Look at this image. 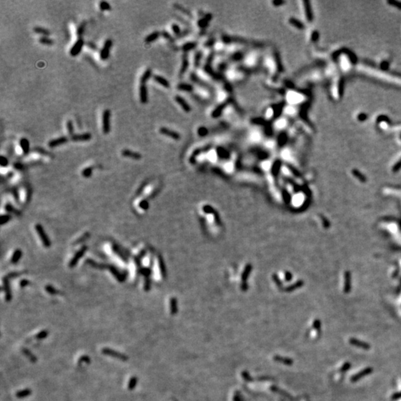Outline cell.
Segmentation results:
<instances>
[{
  "label": "cell",
  "mask_w": 401,
  "mask_h": 401,
  "mask_svg": "<svg viewBox=\"0 0 401 401\" xmlns=\"http://www.w3.org/2000/svg\"><path fill=\"white\" fill-rule=\"evenodd\" d=\"M85 27H86V23H85V22H83V23H82L81 25H80V26L78 27V28H77V34H78L79 36H81V35L83 34V32H84Z\"/></svg>",
  "instance_id": "836d02e7"
},
{
  "label": "cell",
  "mask_w": 401,
  "mask_h": 401,
  "mask_svg": "<svg viewBox=\"0 0 401 401\" xmlns=\"http://www.w3.org/2000/svg\"><path fill=\"white\" fill-rule=\"evenodd\" d=\"M3 285H4V290H5V300L8 301V302H10L12 299V295H11V289H10V286H9V282H8V280L7 278H5L3 279Z\"/></svg>",
  "instance_id": "7c38bea8"
},
{
  "label": "cell",
  "mask_w": 401,
  "mask_h": 401,
  "mask_svg": "<svg viewBox=\"0 0 401 401\" xmlns=\"http://www.w3.org/2000/svg\"><path fill=\"white\" fill-rule=\"evenodd\" d=\"M28 283H29V282H28V280H26V279H24V280L21 281V282H20V286H21V287H22V288H25V287H26L27 285H28Z\"/></svg>",
  "instance_id": "f35d334b"
},
{
  "label": "cell",
  "mask_w": 401,
  "mask_h": 401,
  "mask_svg": "<svg viewBox=\"0 0 401 401\" xmlns=\"http://www.w3.org/2000/svg\"><path fill=\"white\" fill-rule=\"evenodd\" d=\"M140 207H141L143 210H146V209L149 207V204L146 200H142L141 203H140Z\"/></svg>",
  "instance_id": "74e56055"
},
{
  "label": "cell",
  "mask_w": 401,
  "mask_h": 401,
  "mask_svg": "<svg viewBox=\"0 0 401 401\" xmlns=\"http://www.w3.org/2000/svg\"><path fill=\"white\" fill-rule=\"evenodd\" d=\"M290 22L294 26L297 27V28H302L303 27V25L300 23L298 20H296L294 19H290Z\"/></svg>",
  "instance_id": "e575fe53"
},
{
  "label": "cell",
  "mask_w": 401,
  "mask_h": 401,
  "mask_svg": "<svg viewBox=\"0 0 401 401\" xmlns=\"http://www.w3.org/2000/svg\"><path fill=\"white\" fill-rule=\"evenodd\" d=\"M154 80L158 83L159 84H161V86H163V87H166V88H169V83L167 80H166L165 78H163V77L159 75H155L154 76Z\"/></svg>",
  "instance_id": "d6986e66"
},
{
  "label": "cell",
  "mask_w": 401,
  "mask_h": 401,
  "mask_svg": "<svg viewBox=\"0 0 401 401\" xmlns=\"http://www.w3.org/2000/svg\"><path fill=\"white\" fill-rule=\"evenodd\" d=\"M83 44H84V41H83V39H80V38L79 39H77V42L74 43V45L72 46V48L70 50L71 56H77V55L80 54V52L81 51Z\"/></svg>",
  "instance_id": "8992f818"
},
{
  "label": "cell",
  "mask_w": 401,
  "mask_h": 401,
  "mask_svg": "<svg viewBox=\"0 0 401 401\" xmlns=\"http://www.w3.org/2000/svg\"><path fill=\"white\" fill-rule=\"evenodd\" d=\"M140 100L141 103L144 104L147 103V89L145 84H141L140 86Z\"/></svg>",
  "instance_id": "ba28073f"
},
{
  "label": "cell",
  "mask_w": 401,
  "mask_h": 401,
  "mask_svg": "<svg viewBox=\"0 0 401 401\" xmlns=\"http://www.w3.org/2000/svg\"><path fill=\"white\" fill-rule=\"evenodd\" d=\"M392 398H393L394 400H397V399H399V398H401V392H400V393H397V394H395V395H394L393 397H392Z\"/></svg>",
  "instance_id": "60d3db41"
},
{
  "label": "cell",
  "mask_w": 401,
  "mask_h": 401,
  "mask_svg": "<svg viewBox=\"0 0 401 401\" xmlns=\"http://www.w3.org/2000/svg\"><path fill=\"white\" fill-rule=\"evenodd\" d=\"M102 354L104 355L109 356V357L115 358V359L120 360L122 361H127L128 360V357L123 353L118 352V351L113 350L109 348H103L102 349Z\"/></svg>",
  "instance_id": "6da1fadb"
},
{
  "label": "cell",
  "mask_w": 401,
  "mask_h": 401,
  "mask_svg": "<svg viewBox=\"0 0 401 401\" xmlns=\"http://www.w3.org/2000/svg\"><path fill=\"white\" fill-rule=\"evenodd\" d=\"M0 164L2 166H6L8 164V161L6 158L4 156H1V161H0Z\"/></svg>",
  "instance_id": "8d00e7d4"
},
{
  "label": "cell",
  "mask_w": 401,
  "mask_h": 401,
  "mask_svg": "<svg viewBox=\"0 0 401 401\" xmlns=\"http://www.w3.org/2000/svg\"><path fill=\"white\" fill-rule=\"evenodd\" d=\"M67 141L68 138H66V137H61V138H56V139H54L49 141V146L51 148L56 147V146H60V145L64 144V143H66Z\"/></svg>",
  "instance_id": "9c48e42d"
},
{
  "label": "cell",
  "mask_w": 401,
  "mask_h": 401,
  "mask_svg": "<svg viewBox=\"0 0 401 401\" xmlns=\"http://www.w3.org/2000/svg\"><path fill=\"white\" fill-rule=\"evenodd\" d=\"M92 169H93L92 167L86 168V169H85L83 171L82 175H83V176L86 178L90 177V176H91V174H92Z\"/></svg>",
  "instance_id": "f546056e"
},
{
  "label": "cell",
  "mask_w": 401,
  "mask_h": 401,
  "mask_svg": "<svg viewBox=\"0 0 401 401\" xmlns=\"http://www.w3.org/2000/svg\"><path fill=\"white\" fill-rule=\"evenodd\" d=\"M176 102H177L178 103L179 105H180L182 107V108H183V110H185L186 111H190V106H189L188 104H187V103L185 102V100H183V99L181 97H180V96H176Z\"/></svg>",
  "instance_id": "ac0fdd59"
},
{
  "label": "cell",
  "mask_w": 401,
  "mask_h": 401,
  "mask_svg": "<svg viewBox=\"0 0 401 401\" xmlns=\"http://www.w3.org/2000/svg\"><path fill=\"white\" fill-rule=\"evenodd\" d=\"M49 332L48 330H42V331H39L37 334L36 335V338L37 340H43V339L46 338V337L49 336Z\"/></svg>",
  "instance_id": "4316f807"
},
{
  "label": "cell",
  "mask_w": 401,
  "mask_h": 401,
  "mask_svg": "<svg viewBox=\"0 0 401 401\" xmlns=\"http://www.w3.org/2000/svg\"><path fill=\"white\" fill-rule=\"evenodd\" d=\"M5 210H6L8 212L14 213V214H16V215H19V213H20L19 211H17V210H15V209H14V207H12L11 205H10V204H7V205L5 206Z\"/></svg>",
  "instance_id": "4dcf8cb0"
},
{
  "label": "cell",
  "mask_w": 401,
  "mask_h": 401,
  "mask_svg": "<svg viewBox=\"0 0 401 401\" xmlns=\"http://www.w3.org/2000/svg\"><path fill=\"white\" fill-rule=\"evenodd\" d=\"M372 371H373V370H372V368H365V369L362 370V371H361L360 372H359V373L357 374V375H354V376H353L352 377H351V382H356V381L359 380L360 379H361V378L363 377L366 376V375H369L370 373H371V372H372Z\"/></svg>",
  "instance_id": "30bf717a"
},
{
  "label": "cell",
  "mask_w": 401,
  "mask_h": 401,
  "mask_svg": "<svg viewBox=\"0 0 401 401\" xmlns=\"http://www.w3.org/2000/svg\"><path fill=\"white\" fill-rule=\"evenodd\" d=\"M151 75H152V71H151V69H147V70L143 74V75L141 76V80H140L141 84H145L146 82L150 78Z\"/></svg>",
  "instance_id": "44dd1931"
},
{
  "label": "cell",
  "mask_w": 401,
  "mask_h": 401,
  "mask_svg": "<svg viewBox=\"0 0 401 401\" xmlns=\"http://www.w3.org/2000/svg\"><path fill=\"white\" fill-rule=\"evenodd\" d=\"M161 134L163 135H166V136H169V138H173L175 140H179L180 139V135L177 132H174V131H172L169 128H166V127H161L159 130Z\"/></svg>",
  "instance_id": "52a82bcc"
},
{
  "label": "cell",
  "mask_w": 401,
  "mask_h": 401,
  "mask_svg": "<svg viewBox=\"0 0 401 401\" xmlns=\"http://www.w3.org/2000/svg\"><path fill=\"white\" fill-rule=\"evenodd\" d=\"M66 127H67L68 132V134L70 135H72L74 134V126H73V123L71 121H68L67 123H66Z\"/></svg>",
  "instance_id": "f1b7e54d"
},
{
  "label": "cell",
  "mask_w": 401,
  "mask_h": 401,
  "mask_svg": "<svg viewBox=\"0 0 401 401\" xmlns=\"http://www.w3.org/2000/svg\"><path fill=\"white\" fill-rule=\"evenodd\" d=\"M11 219V216L8 215H3L1 216V225H3V224H6L7 222L9 221V220Z\"/></svg>",
  "instance_id": "d6a6232c"
},
{
  "label": "cell",
  "mask_w": 401,
  "mask_h": 401,
  "mask_svg": "<svg viewBox=\"0 0 401 401\" xmlns=\"http://www.w3.org/2000/svg\"><path fill=\"white\" fill-rule=\"evenodd\" d=\"M111 46H112V41H111V39H107V40H106L102 50L100 51V56L101 60H106L108 58Z\"/></svg>",
  "instance_id": "277c9868"
},
{
  "label": "cell",
  "mask_w": 401,
  "mask_h": 401,
  "mask_svg": "<svg viewBox=\"0 0 401 401\" xmlns=\"http://www.w3.org/2000/svg\"><path fill=\"white\" fill-rule=\"evenodd\" d=\"M91 138L90 133L80 134V135H74L71 136V140L73 141H89Z\"/></svg>",
  "instance_id": "4fadbf2b"
},
{
  "label": "cell",
  "mask_w": 401,
  "mask_h": 401,
  "mask_svg": "<svg viewBox=\"0 0 401 401\" xmlns=\"http://www.w3.org/2000/svg\"><path fill=\"white\" fill-rule=\"evenodd\" d=\"M349 342L351 343V345H354V346L359 347V348H364V349H368V348H370L369 344H368V343L366 342H364L360 341V340H356V339L354 338L350 339Z\"/></svg>",
  "instance_id": "5bb4252c"
},
{
  "label": "cell",
  "mask_w": 401,
  "mask_h": 401,
  "mask_svg": "<svg viewBox=\"0 0 401 401\" xmlns=\"http://www.w3.org/2000/svg\"><path fill=\"white\" fill-rule=\"evenodd\" d=\"M21 257H22V251L19 249L16 250L14 251L12 258H11V262L13 264H16L21 259Z\"/></svg>",
  "instance_id": "ffe728a7"
},
{
  "label": "cell",
  "mask_w": 401,
  "mask_h": 401,
  "mask_svg": "<svg viewBox=\"0 0 401 401\" xmlns=\"http://www.w3.org/2000/svg\"><path fill=\"white\" fill-rule=\"evenodd\" d=\"M87 250V247L86 246H83L81 249L79 251H77L76 253V254L74 255V256L73 257V259L71 260V262H69V267L70 268H74L76 265L77 264V262H79V260L80 259L82 256L83 255V254L86 253Z\"/></svg>",
  "instance_id": "5b68a950"
},
{
  "label": "cell",
  "mask_w": 401,
  "mask_h": 401,
  "mask_svg": "<svg viewBox=\"0 0 401 401\" xmlns=\"http://www.w3.org/2000/svg\"><path fill=\"white\" fill-rule=\"evenodd\" d=\"M46 291L48 292V293H49L50 294H52V295L58 293V291H57V290H56V289L52 287V286H51V285H47V286L46 287Z\"/></svg>",
  "instance_id": "1f68e13d"
},
{
  "label": "cell",
  "mask_w": 401,
  "mask_h": 401,
  "mask_svg": "<svg viewBox=\"0 0 401 401\" xmlns=\"http://www.w3.org/2000/svg\"><path fill=\"white\" fill-rule=\"evenodd\" d=\"M35 228H36V231H37L38 235H39V237H40V239L42 240V243H43L44 246L46 247V248H49V247L51 246V241H50V240H49L48 235H46V232H45L43 227H42V226L40 225V224H36V227H35Z\"/></svg>",
  "instance_id": "3957f363"
},
{
  "label": "cell",
  "mask_w": 401,
  "mask_h": 401,
  "mask_svg": "<svg viewBox=\"0 0 401 401\" xmlns=\"http://www.w3.org/2000/svg\"><path fill=\"white\" fill-rule=\"evenodd\" d=\"M172 28H173V31H174L176 34H178V33H179V28L177 26V25H173V26H172Z\"/></svg>",
  "instance_id": "ab89813d"
},
{
  "label": "cell",
  "mask_w": 401,
  "mask_h": 401,
  "mask_svg": "<svg viewBox=\"0 0 401 401\" xmlns=\"http://www.w3.org/2000/svg\"><path fill=\"white\" fill-rule=\"evenodd\" d=\"M99 6H100V9L102 10V11H108V10L111 9V6H110L109 3L105 2V1L100 2Z\"/></svg>",
  "instance_id": "83f0119b"
},
{
  "label": "cell",
  "mask_w": 401,
  "mask_h": 401,
  "mask_svg": "<svg viewBox=\"0 0 401 401\" xmlns=\"http://www.w3.org/2000/svg\"><path fill=\"white\" fill-rule=\"evenodd\" d=\"M19 143H20V146H21V148H22L23 152L25 154V155H27V154L29 152V151H30L29 141H28V139L23 138L20 140V142Z\"/></svg>",
  "instance_id": "2e32d148"
},
{
  "label": "cell",
  "mask_w": 401,
  "mask_h": 401,
  "mask_svg": "<svg viewBox=\"0 0 401 401\" xmlns=\"http://www.w3.org/2000/svg\"><path fill=\"white\" fill-rule=\"evenodd\" d=\"M110 116L111 112L108 109H106L103 113V132L105 135L110 132Z\"/></svg>",
  "instance_id": "7a4b0ae2"
},
{
  "label": "cell",
  "mask_w": 401,
  "mask_h": 401,
  "mask_svg": "<svg viewBox=\"0 0 401 401\" xmlns=\"http://www.w3.org/2000/svg\"><path fill=\"white\" fill-rule=\"evenodd\" d=\"M137 384H138V377H132L129 379V381H128V390H134L136 387Z\"/></svg>",
  "instance_id": "7402d4cb"
},
{
  "label": "cell",
  "mask_w": 401,
  "mask_h": 401,
  "mask_svg": "<svg viewBox=\"0 0 401 401\" xmlns=\"http://www.w3.org/2000/svg\"><path fill=\"white\" fill-rule=\"evenodd\" d=\"M39 42L42 43V44L47 45V46H51V45L54 44V41L48 37V36H42V37L39 38Z\"/></svg>",
  "instance_id": "484cf974"
},
{
  "label": "cell",
  "mask_w": 401,
  "mask_h": 401,
  "mask_svg": "<svg viewBox=\"0 0 401 401\" xmlns=\"http://www.w3.org/2000/svg\"><path fill=\"white\" fill-rule=\"evenodd\" d=\"M107 268H108V269H109V270L111 271V273H112V274L114 275V277L116 278L117 280L119 281V282H123V281L125 280V277H124V276H123V275L121 274L119 271H118V270L116 269V268H114V267L108 266V265H107Z\"/></svg>",
  "instance_id": "9a60e30c"
},
{
  "label": "cell",
  "mask_w": 401,
  "mask_h": 401,
  "mask_svg": "<svg viewBox=\"0 0 401 401\" xmlns=\"http://www.w3.org/2000/svg\"><path fill=\"white\" fill-rule=\"evenodd\" d=\"M14 166H15V168H16V169H20L22 167V164H20V163H16V164L14 165Z\"/></svg>",
  "instance_id": "b9f144b4"
},
{
  "label": "cell",
  "mask_w": 401,
  "mask_h": 401,
  "mask_svg": "<svg viewBox=\"0 0 401 401\" xmlns=\"http://www.w3.org/2000/svg\"><path fill=\"white\" fill-rule=\"evenodd\" d=\"M31 394H32L31 389H22V390H20V391H19V392H16V397L17 398H20V399H22V398H25V397H28V396H30Z\"/></svg>",
  "instance_id": "e0dca14e"
},
{
  "label": "cell",
  "mask_w": 401,
  "mask_h": 401,
  "mask_svg": "<svg viewBox=\"0 0 401 401\" xmlns=\"http://www.w3.org/2000/svg\"><path fill=\"white\" fill-rule=\"evenodd\" d=\"M159 36H160V33H159L158 31H155L153 32V33L150 34L149 35H148L146 37V39H145V41H146V42H153V41L156 40V39L159 37Z\"/></svg>",
  "instance_id": "d4e9b609"
},
{
  "label": "cell",
  "mask_w": 401,
  "mask_h": 401,
  "mask_svg": "<svg viewBox=\"0 0 401 401\" xmlns=\"http://www.w3.org/2000/svg\"><path fill=\"white\" fill-rule=\"evenodd\" d=\"M86 362V363H90V358L88 357V356H82L80 357V359L79 360V362Z\"/></svg>",
  "instance_id": "d590c367"
},
{
  "label": "cell",
  "mask_w": 401,
  "mask_h": 401,
  "mask_svg": "<svg viewBox=\"0 0 401 401\" xmlns=\"http://www.w3.org/2000/svg\"><path fill=\"white\" fill-rule=\"evenodd\" d=\"M122 155L126 158H131L135 160H139L141 158V155L138 152H133V151L128 150V149H123L122 151Z\"/></svg>",
  "instance_id": "8fae6325"
},
{
  "label": "cell",
  "mask_w": 401,
  "mask_h": 401,
  "mask_svg": "<svg viewBox=\"0 0 401 401\" xmlns=\"http://www.w3.org/2000/svg\"><path fill=\"white\" fill-rule=\"evenodd\" d=\"M34 31L36 34L45 35V36H49L51 34L50 31H49L48 29L42 28V27H35V28H34Z\"/></svg>",
  "instance_id": "603a6c76"
},
{
  "label": "cell",
  "mask_w": 401,
  "mask_h": 401,
  "mask_svg": "<svg viewBox=\"0 0 401 401\" xmlns=\"http://www.w3.org/2000/svg\"><path fill=\"white\" fill-rule=\"evenodd\" d=\"M22 352H23V354H25V356H26V357H28V359L30 360L32 362H36V360H37L36 357H35V356L34 355V354H32V353L29 350L27 349V348H22Z\"/></svg>",
  "instance_id": "cb8c5ba5"
}]
</instances>
